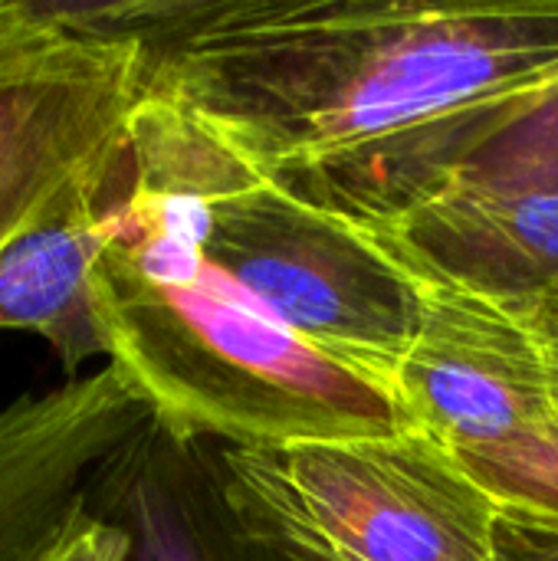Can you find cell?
Returning a JSON list of instances; mask_svg holds the SVG:
<instances>
[{"instance_id": "obj_6", "label": "cell", "mask_w": 558, "mask_h": 561, "mask_svg": "<svg viewBox=\"0 0 558 561\" xmlns=\"http://www.w3.org/2000/svg\"><path fill=\"white\" fill-rule=\"evenodd\" d=\"M39 23L0 43V253L82 178L115 164L141 99L132 36Z\"/></svg>"}, {"instance_id": "obj_1", "label": "cell", "mask_w": 558, "mask_h": 561, "mask_svg": "<svg viewBox=\"0 0 558 561\" xmlns=\"http://www.w3.org/2000/svg\"><path fill=\"white\" fill-rule=\"evenodd\" d=\"M46 10L66 30L132 36L141 89L187 105L266 174L558 82V0H46Z\"/></svg>"}, {"instance_id": "obj_8", "label": "cell", "mask_w": 558, "mask_h": 561, "mask_svg": "<svg viewBox=\"0 0 558 561\" xmlns=\"http://www.w3.org/2000/svg\"><path fill=\"white\" fill-rule=\"evenodd\" d=\"M148 411L105 365L0 404V561H39Z\"/></svg>"}, {"instance_id": "obj_10", "label": "cell", "mask_w": 558, "mask_h": 561, "mask_svg": "<svg viewBox=\"0 0 558 561\" xmlns=\"http://www.w3.org/2000/svg\"><path fill=\"white\" fill-rule=\"evenodd\" d=\"M118 161L76 181L33 230L0 253V329L49 342L66 378H82V365L102 358L92 266L112 237L109 191Z\"/></svg>"}, {"instance_id": "obj_11", "label": "cell", "mask_w": 558, "mask_h": 561, "mask_svg": "<svg viewBox=\"0 0 558 561\" xmlns=\"http://www.w3.org/2000/svg\"><path fill=\"white\" fill-rule=\"evenodd\" d=\"M194 457L197 447L145 424L95 473L89 506L128 529L135 561H273L234 529Z\"/></svg>"}, {"instance_id": "obj_16", "label": "cell", "mask_w": 558, "mask_h": 561, "mask_svg": "<svg viewBox=\"0 0 558 561\" xmlns=\"http://www.w3.org/2000/svg\"><path fill=\"white\" fill-rule=\"evenodd\" d=\"M539 316H543V322H546V329H549V335H553V342H556V348H558V306L556 309L539 312Z\"/></svg>"}, {"instance_id": "obj_3", "label": "cell", "mask_w": 558, "mask_h": 561, "mask_svg": "<svg viewBox=\"0 0 558 561\" xmlns=\"http://www.w3.org/2000/svg\"><path fill=\"white\" fill-rule=\"evenodd\" d=\"M125 161L171 194L201 253L240 293L401 404L414 296L345 217L296 197L224 145L201 115L158 92L141 89Z\"/></svg>"}, {"instance_id": "obj_12", "label": "cell", "mask_w": 558, "mask_h": 561, "mask_svg": "<svg viewBox=\"0 0 558 561\" xmlns=\"http://www.w3.org/2000/svg\"><path fill=\"white\" fill-rule=\"evenodd\" d=\"M460 457L500 510L558 526V434L506 450Z\"/></svg>"}, {"instance_id": "obj_7", "label": "cell", "mask_w": 558, "mask_h": 561, "mask_svg": "<svg viewBox=\"0 0 558 561\" xmlns=\"http://www.w3.org/2000/svg\"><path fill=\"white\" fill-rule=\"evenodd\" d=\"M276 181L335 217H388L451 181L558 191V82L441 112Z\"/></svg>"}, {"instance_id": "obj_5", "label": "cell", "mask_w": 558, "mask_h": 561, "mask_svg": "<svg viewBox=\"0 0 558 561\" xmlns=\"http://www.w3.org/2000/svg\"><path fill=\"white\" fill-rule=\"evenodd\" d=\"M345 220L414 296V342L398 371L411 424L457 454L556 437L558 348L543 316L441 273L378 217Z\"/></svg>"}, {"instance_id": "obj_13", "label": "cell", "mask_w": 558, "mask_h": 561, "mask_svg": "<svg viewBox=\"0 0 558 561\" xmlns=\"http://www.w3.org/2000/svg\"><path fill=\"white\" fill-rule=\"evenodd\" d=\"M39 561H135V542L128 529L86 503Z\"/></svg>"}, {"instance_id": "obj_15", "label": "cell", "mask_w": 558, "mask_h": 561, "mask_svg": "<svg viewBox=\"0 0 558 561\" xmlns=\"http://www.w3.org/2000/svg\"><path fill=\"white\" fill-rule=\"evenodd\" d=\"M39 23V3L36 0H0V43L23 36Z\"/></svg>"}, {"instance_id": "obj_14", "label": "cell", "mask_w": 558, "mask_h": 561, "mask_svg": "<svg viewBox=\"0 0 558 561\" xmlns=\"http://www.w3.org/2000/svg\"><path fill=\"white\" fill-rule=\"evenodd\" d=\"M493 561H558V526L503 510Z\"/></svg>"}, {"instance_id": "obj_2", "label": "cell", "mask_w": 558, "mask_h": 561, "mask_svg": "<svg viewBox=\"0 0 558 561\" xmlns=\"http://www.w3.org/2000/svg\"><path fill=\"white\" fill-rule=\"evenodd\" d=\"M109 224L92 266L102 358L168 440L257 450L414 427L391 394L240 293L201 253L171 194L138 178L125 154Z\"/></svg>"}, {"instance_id": "obj_9", "label": "cell", "mask_w": 558, "mask_h": 561, "mask_svg": "<svg viewBox=\"0 0 558 561\" xmlns=\"http://www.w3.org/2000/svg\"><path fill=\"white\" fill-rule=\"evenodd\" d=\"M378 220L467 286L536 312L558 306V191L451 181Z\"/></svg>"}, {"instance_id": "obj_4", "label": "cell", "mask_w": 558, "mask_h": 561, "mask_svg": "<svg viewBox=\"0 0 558 561\" xmlns=\"http://www.w3.org/2000/svg\"><path fill=\"white\" fill-rule=\"evenodd\" d=\"M214 483L234 529L273 561H493L503 516L424 427L224 447Z\"/></svg>"}]
</instances>
